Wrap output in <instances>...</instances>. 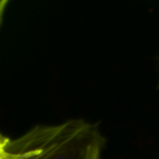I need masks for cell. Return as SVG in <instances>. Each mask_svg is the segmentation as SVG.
Masks as SVG:
<instances>
[{
	"label": "cell",
	"instance_id": "cell-1",
	"mask_svg": "<svg viewBox=\"0 0 159 159\" xmlns=\"http://www.w3.org/2000/svg\"><path fill=\"white\" fill-rule=\"evenodd\" d=\"M104 143L97 124L71 119L50 125L37 159H102Z\"/></svg>",
	"mask_w": 159,
	"mask_h": 159
},
{
	"label": "cell",
	"instance_id": "cell-2",
	"mask_svg": "<svg viewBox=\"0 0 159 159\" xmlns=\"http://www.w3.org/2000/svg\"><path fill=\"white\" fill-rule=\"evenodd\" d=\"M50 131V125H36L32 129L33 132V142L31 148L26 152L22 159H37L42 152V145L46 139Z\"/></svg>",
	"mask_w": 159,
	"mask_h": 159
},
{
	"label": "cell",
	"instance_id": "cell-3",
	"mask_svg": "<svg viewBox=\"0 0 159 159\" xmlns=\"http://www.w3.org/2000/svg\"><path fill=\"white\" fill-rule=\"evenodd\" d=\"M9 5V1L8 0H0V26H1V23L3 20V14H5L6 8Z\"/></svg>",
	"mask_w": 159,
	"mask_h": 159
}]
</instances>
